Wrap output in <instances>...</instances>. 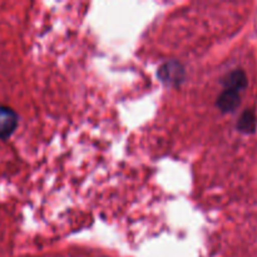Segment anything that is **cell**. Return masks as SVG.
<instances>
[{"label":"cell","mask_w":257,"mask_h":257,"mask_svg":"<svg viewBox=\"0 0 257 257\" xmlns=\"http://www.w3.org/2000/svg\"><path fill=\"white\" fill-rule=\"evenodd\" d=\"M18 127V114L12 108L0 105V140H7Z\"/></svg>","instance_id":"1"},{"label":"cell","mask_w":257,"mask_h":257,"mask_svg":"<svg viewBox=\"0 0 257 257\" xmlns=\"http://www.w3.org/2000/svg\"><path fill=\"white\" fill-rule=\"evenodd\" d=\"M158 75L166 84L178 85L185 78V69L180 63L168 62L165 65H162Z\"/></svg>","instance_id":"2"},{"label":"cell","mask_w":257,"mask_h":257,"mask_svg":"<svg viewBox=\"0 0 257 257\" xmlns=\"http://www.w3.org/2000/svg\"><path fill=\"white\" fill-rule=\"evenodd\" d=\"M240 93L231 89H225L217 99V107L223 113L233 112L240 104Z\"/></svg>","instance_id":"3"},{"label":"cell","mask_w":257,"mask_h":257,"mask_svg":"<svg viewBox=\"0 0 257 257\" xmlns=\"http://www.w3.org/2000/svg\"><path fill=\"white\" fill-rule=\"evenodd\" d=\"M223 84H225V89H231L240 93L241 90L245 89L246 85H247V77H246L243 70L236 69L226 77Z\"/></svg>","instance_id":"4"},{"label":"cell","mask_w":257,"mask_h":257,"mask_svg":"<svg viewBox=\"0 0 257 257\" xmlns=\"http://www.w3.org/2000/svg\"><path fill=\"white\" fill-rule=\"evenodd\" d=\"M237 128L243 133H252L256 128V115L253 110L247 109L238 119Z\"/></svg>","instance_id":"5"}]
</instances>
